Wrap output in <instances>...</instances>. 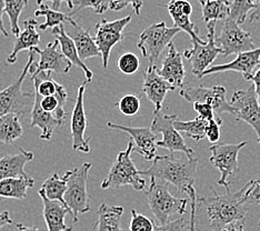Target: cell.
Segmentation results:
<instances>
[{"label":"cell","mask_w":260,"mask_h":231,"mask_svg":"<svg viewBox=\"0 0 260 231\" xmlns=\"http://www.w3.org/2000/svg\"><path fill=\"white\" fill-rule=\"evenodd\" d=\"M251 185L252 179L234 193L227 189V193L222 195L214 191V195L197 197V209L205 211L212 231H220L228 224L245 220L249 210L247 192Z\"/></svg>","instance_id":"obj_1"},{"label":"cell","mask_w":260,"mask_h":231,"mask_svg":"<svg viewBox=\"0 0 260 231\" xmlns=\"http://www.w3.org/2000/svg\"><path fill=\"white\" fill-rule=\"evenodd\" d=\"M198 167L197 158L176 157L174 153L167 156H156L149 169L139 170V175L153 177L171 183L180 192H187L196 181Z\"/></svg>","instance_id":"obj_2"},{"label":"cell","mask_w":260,"mask_h":231,"mask_svg":"<svg viewBox=\"0 0 260 231\" xmlns=\"http://www.w3.org/2000/svg\"><path fill=\"white\" fill-rule=\"evenodd\" d=\"M149 208L158 224L169 222L174 215H184L187 211L188 199L176 198L170 193L166 182L150 177V183L146 190Z\"/></svg>","instance_id":"obj_3"},{"label":"cell","mask_w":260,"mask_h":231,"mask_svg":"<svg viewBox=\"0 0 260 231\" xmlns=\"http://www.w3.org/2000/svg\"><path fill=\"white\" fill-rule=\"evenodd\" d=\"M134 152V141L130 139L126 150L120 151L112 163L107 177L102 182L103 189L119 188L121 186H132L135 190L144 191L146 188V180L132 159V153Z\"/></svg>","instance_id":"obj_4"},{"label":"cell","mask_w":260,"mask_h":231,"mask_svg":"<svg viewBox=\"0 0 260 231\" xmlns=\"http://www.w3.org/2000/svg\"><path fill=\"white\" fill-rule=\"evenodd\" d=\"M91 162H84L80 167L68 170L64 174L67 181V190L64 193V204L72 211L73 220L78 221L79 215H84L90 211V201L87 191V181Z\"/></svg>","instance_id":"obj_5"},{"label":"cell","mask_w":260,"mask_h":231,"mask_svg":"<svg viewBox=\"0 0 260 231\" xmlns=\"http://www.w3.org/2000/svg\"><path fill=\"white\" fill-rule=\"evenodd\" d=\"M35 55L36 52L32 49L29 50L28 61L18 78L10 86L0 90V117L8 114L23 115L29 111L31 112L35 103V93L23 91L22 84L27 74L30 71L31 64L35 62Z\"/></svg>","instance_id":"obj_6"},{"label":"cell","mask_w":260,"mask_h":231,"mask_svg":"<svg viewBox=\"0 0 260 231\" xmlns=\"http://www.w3.org/2000/svg\"><path fill=\"white\" fill-rule=\"evenodd\" d=\"M181 30L177 27H167L166 22L153 23L147 27L140 34L137 47L144 58L148 59L149 63H155L161 56L164 50L173 43V39Z\"/></svg>","instance_id":"obj_7"},{"label":"cell","mask_w":260,"mask_h":231,"mask_svg":"<svg viewBox=\"0 0 260 231\" xmlns=\"http://www.w3.org/2000/svg\"><path fill=\"white\" fill-rule=\"evenodd\" d=\"M207 44L192 43L191 49H186L182 53L191 63V73L198 78L208 68L212 66L218 55H222V49L216 44V22L207 23Z\"/></svg>","instance_id":"obj_8"},{"label":"cell","mask_w":260,"mask_h":231,"mask_svg":"<svg viewBox=\"0 0 260 231\" xmlns=\"http://www.w3.org/2000/svg\"><path fill=\"white\" fill-rule=\"evenodd\" d=\"M176 120H178L177 115H165L161 112L155 115L150 128L156 135H162V139L157 141V147L167 149L170 153L184 152L187 157L193 158L194 151L186 145L184 137L175 128Z\"/></svg>","instance_id":"obj_9"},{"label":"cell","mask_w":260,"mask_h":231,"mask_svg":"<svg viewBox=\"0 0 260 231\" xmlns=\"http://www.w3.org/2000/svg\"><path fill=\"white\" fill-rule=\"evenodd\" d=\"M133 16L128 15L120 19L108 21L107 19L99 20L94 26V41L102 52L103 67H108V61L112 48L123 40V30L132 21Z\"/></svg>","instance_id":"obj_10"},{"label":"cell","mask_w":260,"mask_h":231,"mask_svg":"<svg viewBox=\"0 0 260 231\" xmlns=\"http://www.w3.org/2000/svg\"><path fill=\"white\" fill-rule=\"evenodd\" d=\"M216 44L222 49V56L224 57L256 49L251 34L244 30L240 25L229 17L223 20L220 35L216 37Z\"/></svg>","instance_id":"obj_11"},{"label":"cell","mask_w":260,"mask_h":231,"mask_svg":"<svg viewBox=\"0 0 260 231\" xmlns=\"http://www.w3.org/2000/svg\"><path fill=\"white\" fill-rule=\"evenodd\" d=\"M247 145V141L239 144H216L209 148L211 156L210 163L220 171V178L218 185L229 189V178L239 170L238 155L239 151Z\"/></svg>","instance_id":"obj_12"},{"label":"cell","mask_w":260,"mask_h":231,"mask_svg":"<svg viewBox=\"0 0 260 231\" xmlns=\"http://www.w3.org/2000/svg\"><path fill=\"white\" fill-rule=\"evenodd\" d=\"M226 93V88L222 86H215L210 88H207L205 86H184L179 91L180 96L188 103H204L210 105L218 117L222 112H227V114L235 116L236 110L232 104L227 100Z\"/></svg>","instance_id":"obj_13"},{"label":"cell","mask_w":260,"mask_h":231,"mask_svg":"<svg viewBox=\"0 0 260 231\" xmlns=\"http://www.w3.org/2000/svg\"><path fill=\"white\" fill-rule=\"evenodd\" d=\"M230 104L236 110V119L249 124L255 130L260 144V105L255 86H249L244 90H236Z\"/></svg>","instance_id":"obj_14"},{"label":"cell","mask_w":260,"mask_h":231,"mask_svg":"<svg viewBox=\"0 0 260 231\" xmlns=\"http://www.w3.org/2000/svg\"><path fill=\"white\" fill-rule=\"evenodd\" d=\"M86 84L87 81H85L84 84L79 86L78 90H77V98L72 112V122H70V134H72L73 149L75 151H80L84 153L90 152V138L85 137L87 130V116L84 104Z\"/></svg>","instance_id":"obj_15"},{"label":"cell","mask_w":260,"mask_h":231,"mask_svg":"<svg viewBox=\"0 0 260 231\" xmlns=\"http://www.w3.org/2000/svg\"><path fill=\"white\" fill-rule=\"evenodd\" d=\"M107 127L126 133L134 141V151L143 157L146 161H152L157 156V135L150 127H129L123 124L107 122Z\"/></svg>","instance_id":"obj_16"},{"label":"cell","mask_w":260,"mask_h":231,"mask_svg":"<svg viewBox=\"0 0 260 231\" xmlns=\"http://www.w3.org/2000/svg\"><path fill=\"white\" fill-rule=\"evenodd\" d=\"M59 41L56 39L52 43H49L44 49L35 47L32 50L38 53L40 59L39 61H35L31 64L30 73H40V71H50V73L57 74H68L72 69L73 63L70 62L67 57L63 55L61 50L58 49Z\"/></svg>","instance_id":"obj_17"},{"label":"cell","mask_w":260,"mask_h":231,"mask_svg":"<svg viewBox=\"0 0 260 231\" xmlns=\"http://www.w3.org/2000/svg\"><path fill=\"white\" fill-rule=\"evenodd\" d=\"M143 78V92L146 94L147 99L155 107L153 114L157 115L158 112L161 111V107L165 98H166V94L169 91H175L177 88L170 85L168 81L165 80L158 74V67L155 63H149L148 68L144 71Z\"/></svg>","instance_id":"obj_18"},{"label":"cell","mask_w":260,"mask_h":231,"mask_svg":"<svg viewBox=\"0 0 260 231\" xmlns=\"http://www.w3.org/2000/svg\"><path fill=\"white\" fill-rule=\"evenodd\" d=\"M260 66V48L252 49L246 52L238 53L235 60L222 63V64H216V66H211L202 74L200 78L205 76L219 74V73H227V71H235V73H239L245 77V79L248 80L249 77L255 73L257 67Z\"/></svg>","instance_id":"obj_19"},{"label":"cell","mask_w":260,"mask_h":231,"mask_svg":"<svg viewBox=\"0 0 260 231\" xmlns=\"http://www.w3.org/2000/svg\"><path fill=\"white\" fill-rule=\"evenodd\" d=\"M182 57H184L182 53L177 51L174 43H171L167 48V53L164 58L161 67L158 68V74L177 89H181L185 86L186 69Z\"/></svg>","instance_id":"obj_20"},{"label":"cell","mask_w":260,"mask_h":231,"mask_svg":"<svg viewBox=\"0 0 260 231\" xmlns=\"http://www.w3.org/2000/svg\"><path fill=\"white\" fill-rule=\"evenodd\" d=\"M44 204V218L48 231H67L69 228L66 226L64 219L72 211L66 206L56 200H50L45 195L44 191H38Z\"/></svg>","instance_id":"obj_21"},{"label":"cell","mask_w":260,"mask_h":231,"mask_svg":"<svg viewBox=\"0 0 260 231\" xmlns=\"http://www.w3.org/2000/svg\"><path fill=\"white\" fill-rule=\"evenodd\" d=\"M23 30L17 36L14 43L13 50L7 57V62L13 64L17 62L18 53L22 50H30L35 47H38L40 43V35L37 31V27H39L38 21L35 18H29L23 22Z\"/></svg>","instance_id":"obj_22"},{"label":"cell","mask_w":260,"mask_h":231,"mask_svg":"<svg viewBox=\"0 0 260 231\" xmlns=\"http://www.w3.org/2000/svg\"><path fill=\"white\" fill-rule=\"evenodd\" d=\"M35 155L31 151H27L19 148V151L15 155H7L0 158V181L7 178L28 177L25 167L28 162L34 160Z\"/></svg>","instance_id":"obj_23"},{"label":"cell","mask_w":260,"mask_h":231,"mask_svg":"<svg viewBox=\"0 0 260 231\" xmlns=\"http://www.w3.org/2000/svg\"><path fill=\"white\" fill-rule=\"evenodd\" d=\"M51 31L56 36V39L59 41V47H60L63 55L66 56L68 60L73 64H75L76 67H78L79 69L84 71L87 82H91L93 79L92 71L86 66V63L84 61H81L74 40L69 37V35L64 30L63 25L55 27Z\"/></svg>","instance_id":"obj_24"},{"label":"cell","mask_w":260,"mask_h":231,"mask_svg":"<svg viewBox=\"0 0 260 231\" xmlns=\"http://www.w3.org/2000/svg\"><path fill=\"white\" fill-rule=\"evenodd\" d=\"M30 128H40V139L43 140H50L55 130L63 124V122L58 120L54 115L43 110L36 98H35L32 110L30 112Z\"/></svg>","instance_id":"obj_25"},{"label":"cell","mask_w":260,"mask_h":231,"mask_svg":"<svg viewBox=\"0 0 260 231\" xmlns=\"http://www.w3.org/2000/svg\"><path fill=\"white\" fill-rule=\"evenodd\" d=\"M125 209L120 206H110L103 203L98 208L96 224L97 231H123L120 226L121 217Z\"/></svg>","instance_id":"obj_26"},{"label":"cell","mask_w":260,"mask_h":231,"mask_svg":"<svg viewBox=\"0 0 260 231\" xmlns=\"http://www.w3.org/2000/svg\"><path fill=\"white\" fill-rule=\"evenodd\" d=\"M74 28L75 31L68 35L74 40L81 61L85 62L87 59L93 57H102V52H100L96 41L91 37L89 31H87L84 27L79 25Z\"/></svg>","instance_id":"obj_27"},{"label":"cell","mask_w":260,"mask_h":231,"mask_svg":"<svg viewBox=\"0 0 260 231\" xmlns=\"http://www.w3.org/2000/svg\"><path fill=\"white\" fill-rule=\"evenodd\" d=\"M35 179L30 176L19 178H7L0 181V198L22 200L26 198L27 190L32 188Z\"/></svg>","instance_id":"obj_28"},{"label":"cell","mask_w":260,"mask_h":231,"mask_svg":"<svg viewBox=\"0 0 260 231\" xmlns=\"http://www.w3.org/2000/svg\"><path fill=\"white\" fill-rule=\"evenodd\" d=\"M43 16L46 18V22L43 23V25H39V29L40 30H47V29H54L55 27L58 26H61L63 23H70L73 27H77L78 26V23H77L74 19L73 17L70 16L69 14H63L61 11L59 10H55L50 8L48 5L43 4L39 6V8L35 11V17H40Z\"/></svg>","instance_id":"obj_29"},{"label":"cell","mask_w":260,"mask_h":231,"mask_svg":"<svg viewBox=\"0 0 260 231\" xmlns=\"http://www.w3.org/2000/svg\"><path fill=\"white\" fill-rule=\"evenodd\" d=\"M23 134L20 115L8 114L0 117V142L10 145Z\"/></svg>","instance_id":"obj_30"},{"label":"cell","mask_w":260,"mask_h":231,"mask_svg":"<svg viewBox=\"0 0 260 231\" xmlns=\"http://www.w3.org/2000/svg\"><path fill=\"white\" fill-rule=\"evenodd\" d=\"M40 189L44 191L45 195L48 199L59 201V203L66 206L63 197L67 190V181L64 179V177H60L57 174H52L44 181Z\"/></svg>","instance_id":"obj_31"},{"label":"cell","mask_w":260,"mask_h":231,"mask_svg":"<svg viewBox=\"0 0 260 231\" xmlns=\"http://www.w3.org/2000/svg\"><path fill=\"white\" fill-rule=\"evenodd\" d=\"M203 9V20L207 23L226 20L230 15V6L218 0H204L200 3Z\"/></svg>","instance_id":"obj_32"},{"label":"cell","mask_w":260,"mask_h":231,"mask_svg":"<svg viewBox=\"0 0 260 231\" xmlns=\"http://www.w3.org/2000/svg\"><path fill=\"white\" fill-rule=\"evenodd\" d=\"M208 121L202 119V118H194L189 121H175V128L179 133H182L187 137L191 138L194 141H200L206 137V127Z\"/></svg>","instance_id":"obj_33"},{"label":"cell","mask_w":260,"mask_h":231,"mask_svg":"<svg viewBox=\"0 0 260 231\" xmlns=\"http://www.w3.org/2000/svg\"><path fill=\"white\" fill-rule=\"evenodd\" d=\"M259 0H233L230 4L229 18H232L238 25H242L249 17L250 11L256 9Z\"/></svg>","instance_id":"obj_34"},{"label":"cell","mask_w":260,"mask_h":231,"mask_svg":"<svg viewBox=\"0 0 260 231\" xmlns=\"http://www.w3.org/2000/svg\"><path fill=\"white\" fill-rule=\"evenodd\" d=\"M28 5V0H5V14L9 17L11 31L16 36H18L20 31L19 17Z\"/></svg>","instance_id":"obj_35"},{"label":"cell","mask_w":260,"mask_h":231,"mask_svg":"<svg viewBox=\"0 0 260 231\" xmlns=\"http://www.w3.org/2000/svg\"><path fill=\"white\" fill-rule=\"evenodd\" d=\"M140 98L137 96V94H133V93H128L122 96L119 102L116 104L117 109L119 110L123 116L127 117H132L138 114V111L140 109Z\"/></svg>","instance_id":"obj_36"},{"label":"cell","mask_w":260,"mask_h":231,"mask_svg":"<svg viewBox=\"0 0 260 231\" xmlns=\"http://www.w3.org/2000/svg\"><path fill=\"white\" fill-rule=\"evenodd\" d=\"M75 5L76 8L69 13L72 17L85 8H92L94 13L102 15L108 10L109 0H75Z\"/></svg>","instance_id":"obj_37"},{"label":"cell","mask_w":260,"mask_h":231,"mask_svg":"<svg viewBox=\"0 0 260 231\" xmlns=\"http://www.w3.org/2000/svg\"><path fill=\"white\" fill-rule=\"evenodd\" d=\"M118 69L125 75H134L138 71L140 61L139 58L133 52H126L119 57L117 61Z\"/></svg>","instance_id":"obj_38"},{"label":"cell","mask_w":260,"mask_h":231,"mask_svg":"<svg viewBox=\"0 0 260 231\" xmlns=\"http://www.w3.org/2000/svg\"><path fill=\"white\" fill-rule=\"evenodd\" d=\"M156 224L151 219L141 215L137 210H132V220H130L127 231H153Z\"/></svg>","instance_id":"obj_39"},{"label":"cell","mask_w":260,"mask_h":231,"mask_svg":"<svg viewBox=\"0 0 260 231\" xmlns=\"http://www.w3.org/2000/svg\"><path fill=\"white\" fill-rule=\"evenodd\" d=\"M128 6H132L135 14L140 15V10L143 8V0H109V9L112 11H121Z\"/></svg>","instance_id":"obj_40"},{"label":"cell","mask_w":260,"mask_h":231,"mask_svg":"<svg viewBox=\"0 0 260 231\" xmlns=\"http://www.w3.org/2000/svg\"><path fill=\"white\" fill-rule=\"evenodd\" d=\"M221 123H222V120L219 117H216L215 119L209 120L208 123H207L206 137L209 140V142H211L212 145L218 144V141H219V139H220Z\"/></svg>","instance_id":"obj_41"},{"label":"cell","mask_w":260,"mask_h":231,"mask_svg":"<svg viewBox=\"0 0 260 231\" xmlns=\"http://www.w3.org/2000/svg\"><path fill=\"white\" fill-rule=\"evenodd\" d=\"M190 199V218H189V228L188 231H197L196 228V216H197V193L193 186L190 187L186 192Z\"/></svg>","instance_id":"obj_42"},{"label":"cell","mask_w":260,"mask_h":231,"mask_svg":"<svg viewBox=\"0 0 260 231\" xmlns=\"http://www.w3.org/2000/svg\"><path fill=\"white\" fill-rule=\"evenodd\" d=\"M187 228H189V222L185 218H179L165 224H157L153 231H186Z\"/></svg>","instance_id":"obj_43"},{"label":"cell","mask_w":260,"mask_h":231,"mask_svg":"<svg viewBox=\"0 0 260 231\" xmlns=\"http://www.w3.org/2000/svg\"><path fill=\"white\" fill-rule=\"evenodd\" d=\"M192 106H193V110L198 114V117L202 118V119H204V120L209 121V120L215 119L216 117H218L216 115L214 108H212V107L208 104L193 103Z\"/></svg>","instance_id":"obj_44"},{"label":"cell","mask_w":260,"mask_h":231,"mask_svg":"<svg viewBox=\"0 0 260 231\" xmlns=\"http://www.w3.org/2000/svg\"><path fill=\"white\" fill-rule=\"evenodd\" d=\"M247 201L249 205H260V177L252 179V185L247 192Z\"/></svg>","instance_id":"obj_45"},{"label":"cell","mask_w":260,"mask_h":231,"mask_svg":"<svg viewBox=\"0 0 260 231\" xmlns=\"http://www.w3.org/2000/svg\"><path fill=\"white\" fill-rule=\"evenodd\" d=\"M47 2H50L52 4V9L58 10L59 7H60L61 3H66L68 6V9H69V13L70 11H73L75 9V0H37V5L40 6L43 5Z\"/></svg>","instance_id":"obj_46"},{"label":"cell","mask_w":260,"mask_h":231,"mask_svg":"<svg viewBox=\"0 0 260 231\" xmlns=\"http://www.w3.org/2000/svg\"><path fill=\"white\" fill-rule=\"evenodd\" d=\"M249 81H251L253 86H255V89H256V93H257V97H258V100H259V105H260V67H258L255 73H253L250 77L249 79H248Z\"/></svg>","instance_id":"obj_47"},{"label":"cell","mask_w":260,"mask_h":231,"mask_svg":"<svg viewBox=\"0 0 260 231\" xmlns=\"http://www.w3.org/2000/svg\"><path fill=\"white\" fill-rule=\"evenodd\" d=\"M5 14V0H0V36H4V37H8V31L6 30L3 16Z\"/></svg>","instance_id":"obj_48"},{"label":"cell","mask_w":260,"mask_h":231,"mask_svg":"<svg viewBox=\"0 0 260 231\" xmlns=\"http://www.w3.org/2000/svg\"><path fill=\"white\" fill-rule=\"evenodd\" d=\"M220 231H245V223L244 221H241L228 224V226L222 228Z\"/></svg>","instance_id":"obj_49"},{"label":"cell","mask_w":260,"mask_h":231,"mask_svg":"<svg viewBox=\"0 0 260 231\" xmlns=\"http://www.w3.org/2000/svg\"><path fill=\"white\" fill-rule=\"evenodd\" d=\"M11 223H13V220H11V218L9 216V212L8 211L0 212V229Z\"/></svg>","instance_id":"obj_50"},{"label":"cell","mask_w":260,"mask_h":231,"mask_svg":"<svg viewBox=\"0 0 260 231\" xmlns=\"http://www.w3.org/2000/svg\"><path fill=\"white\" fill-rule=\"evenodd\" d=\"M248 21H249L250 23L255 22V21H260V0H259L256 9L251 11V14L249 15V17H248Z\"/></svg>","instance_id":"obj_51"},{"label":"cell","mask_w":260,"mask_h":231,"mask_svg":"<svg viewBox=\"0 0 260 231\" xmlns=\"http://www.w3.org/2000/svg\"><path fill=\"white\" fill-rule=\"evenodd\" d=\"M14 231H41V230L37 227H28L22 223H17Z\"/></svg>","instance_id":"obj_52"},{"label":"cell","mask_w":260,"mask_h":231,"mask_svg":"<svg viewBox=\"0 0 260 231\" xmlns=\"http://www.w3.org/2000/svg\"><path fill=\"white\" fill-rule=\"evenodd\" d=\"M198 2L202 3V2H204V0H198ZM218 2H221V3H223V4L229 5V6H230V4H232V0H218Z\"/></svg>","instance_id":"obj_53"},{"label":"cell","mask_w":260,"mask_h":231,"mask_svg":"<svg viewBox=\"0 0 260 231\" xmlns=\"http://www.w3.org/2000/svg\"><path fill=\"white\" fill-rule=\"evenodd\" d=\"M67 231H73V228H69Z\"/></svg>","instance_id":"obj_54"}]
</instances>
